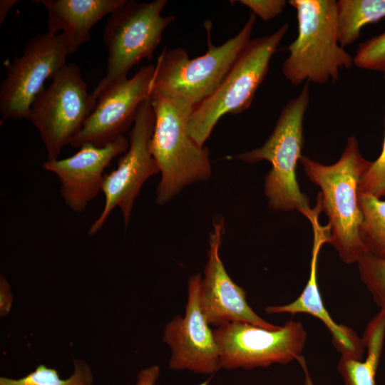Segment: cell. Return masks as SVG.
<instances>
[{"label": "cell", "mask_w": 385, "mask_h": 385, "mask_svg": "<svg viewBox=\"0 0 385 385\" xmlns=\"http://www.w3.org/2000/svg\"><path fill=\"white\" fill-rule=\"evenodd\" d=\"M353 64L363 69L385 71V31L358 46Z\"/></svg>", "instance_id": "23"}, {"label": "cell", "mask_w": 385, "mask_h": 385, "mask_svg": "<svg viewBox=\"0 0 385 385\" xmlns=\"http://www.w3.org/2000/svg\"><path fill=\"white\" fill-rule=\"evenodd\" d=\"M160 374V367L153 365L141 370L137 378L136 385H155L156 381ZM208 381H205L198 385H207Z\"/></svg>", "instance_id": "27"}, {"label": "cell", "mask_w": 385, "mask_h": 385, "mask_svg": "<svg viewBox=\"0 0 385 385\" xmlns=\"http://www.w3.org/2000/svg\"><path fill=\"white\" fill-rule=\"evenodd\" d=\"M309 82L282 108L276 125L264 145L237 158L253 163L267 160L272 168L265 181L269 206L275 210H297L308 220L314 213L309 197L299 187L296 169L304 144L303 120L309 102Z\"/></svg>", "instance_id": "4"}, {"label": "cell", "mask_w": 385, "mask_h": 385, "mask_svg": "<svg viewBox=\"0 0 385 385\" xmlns=\"http://www.w3.org/2000/svg\"><path fill=\"white\" fill-rule=\"evenodd\" d=\"M165 0L150 2L128 1L111 14L103 31L108 49L106 73L91 93L96 106L100 96L113 83L125 79L142 60H150L163 31L175 21L163 16Z\"/></svg>", "instance_id": "6"}, {"label": "cell", "mask_w": 385, "mask_h": 385, "mask_svg": "<svg viewBox=\"0 0 385 385\" xmlns=\"http://www.w3.org/2000/svg\"><path fill=\"white\" fill-rule=\"evenodd\" d=\"M238 2L263 21H270L281 14L287 4L284 0H240Z\"/></svg>", "instance_id": "25"}, {"label": "cell", "mask_w": 385, "mask_h": 385, "mask_svg": "<svg viewBox=\"0 0 385 385\" xmlns=\"http://www.w3.org/2000/svg\"><path fill=\"white\" fill-rule=\"evenodd\" d=\"M320 212L316 211L309 220L313 229L314 239L309 279L300 295L293 302L279 306H268L267 314L304 313L319 319L331 333L334 347L341 355L362 359L364 345L356 332L343 324H337L330 317L322 301L317 284V264L322 245L330 242L329 226H322L319 222Z\"/></svg>", "instance_id": "16"}, {"label": "cell", "mask_w": 385, "mask_h": 385, "mask_svg": "<svg viewBox=\"0 0 385 385\" xmlns=\"http://www.w3.org/2000/svg\"><path fill=\"white\" fill-rule=\"evenodd\" d=\"M359 194H370L378 198L385 196V133L380 155L371 163L360 180Z\"/></svg>", "instance_id": "24"}, {"label": "cell", "mask_w": 385, "mask_h": 385, "mask_svg": "<svg viewBox=\"0 0 385 385\" xmlns=\"http://www.w3.org/2000/svg\"><path fill=\"white\" fill-rule=\"evenodd\" d=\"M224 232L223 220L219 217L213 222L210 233L207 262L199 292L200 309L207 323L219 327L240 322L269 329L279 328L280 326L265 321L252 309L246 301L245 289L228 275L220 256Z\"/></svg>", "instance_id": "14"}, {"label": "cell", "mask_w": 385, "mask_h": 385, "mask_svg": "<svg viewBox=\"0 0 385 385\" xmlns=\"http://www.w3.org/2000/svg\"><path fill=\"white\" fill-rule=\"evenodd\" d=\"M363 215L360 235L366 254L385 258V200L370 194H359Z\"/></svg>", "instance_id": "20"}, {"label": "cell", "mask_w": 385, "mask_h": 385, "mask_svg": "<svg viewBox=\"0 0 385 385\" xmlns=\"http://www.w3.org/2000/svg\"><path fill=\"white\" fill-rule=\"evenodd\" d=\"M297 361L300 364L304 374V385H314L310 376V374L309 373L307 365L304 357L302 355L300 357L297 359Z\"/></svg>", "instance_id": "29"}, {"label": "cell", "mask_w": 385, "mask_h": 385, "mask_svg": "<svg viewBox=\"0 0 385 385\" xmlns=\"http://www.w3.org/2000/svg\"><path fill=\"white\" fill-rule=\"evenodd\" d=\"M73 366V373L66 379L61 378L56 369L39 364L19 379L1 376L0 385H93V371L85 361L74 359Z\"/></svg>", "instance_id": "21"}, {"label": "cell", "mask_w": 385, "mask_h": 385, "mask_svg": "<svg viewBox=\"0 0 385 385\" xmlns=\"http://www.w3.org/2000/svg\"><path fill=\"white\" fill-rule=\"evenodd\" d=\"M69 54L62 34L31 37L22 54L6 65V77L0 86L1 120L29 119L31 107L46 81L66 65Z\"/></svg>", "instance_id": "11"}, {"label": "cell", "mask_w": 385, "mask_h": 385, "mask_svg": "<svg viewBox=\"0 0 385 385\" xmlns=\"http://www.w3.org/2000/svg\"><path fill=\"white\" fill-rule=\"evenodd\" d=\"M14 302L10 284L2 274L0 275V316L6 317L10 312Z\"/></svg>", "instance_id": "26"}, {"label": "cell", "mask_w": 385, "mask_h": 385, "mask_svg": "<svg viewBox=\"0 0 385 385\" xmlns=\"http://www.w3.org/2000/svg\"><path fill=\"white\" fill-rule=\"evenodd\" d=\"M356 263L361 282L374 302L385 310V258L366 254Z\"/></svg>", "instance_id": "22"}, {"label": "cell", "mask_w": 385, "mask_h": 385, "mask_svg": "<svg viewBox=\"0 0 385 385\" xmlns=\"http://www.w3.org/2000/svg\"><path fill=\"white\" fill-rule=\"evenodd\" d=\"M212 331L220 367L227 369L287 364L302 356L307 341L302 323L294 320L276 329L234 322Z\"/></svg>", "instance_id": "9"}, {"label": "cell", "mask_w": 385, "mask_h": 385, "mask_svg": "<svg viewBox=\"0 0 385 385\" xmlns=\"http://www.w3.org/2000/svg\"><path fill=\"white\" fill-rule=\"evenodd\" d=\"M255 22L251 13L238 34L220 46L212 43L207 25V50L194 58L182 48H165L155 65L150 96L165 98L192 113L217 89L251 40Z\"/></svg>", "instance_id": "1"}, {"label": "cell", "mask_w": 385, "mask_h": 385, "mask_svg": "<svg viewBox=\"0 0 385 385\" xmlns=\"http://www.w3.org/2000/svg\"><path fill=\"white\" fill-rule=\"evenodd\" d=\"M17 2L14 0H3L0 1V21L1 24L4 21L10 9Z\"/></svg>", "instance_id": "28"}, {"label": "cell", "mask_w": 385, "mask_h": 385, "mask_svg": "<svg viewBox=\"0 0 385 385\" xmlns=\"http://www.w3.org/2000/svg\"><path fill=\"white\" fill-rule=\"evenodd\" d=\"M201 274L188 282V300L184 317L176 315L164 328L163 341L171 349L169 368L212 374L220 367L218 347L200 306Z\"/></svg>", "instance_id": "13"}, {"label": "cell", "mask_w": 385, "mask_h": 385, "mask_svg": "<svg viewBox=\"0 0 385 385\" xmlns=\"http://www.w3.org/2000/svg\"><path fill=\"white\" fill-rule=\"evenodd\" d=\"M128 147V139L121 135L103 147L83 144L74 155L47 160L42 167L58 177L60 193L66 205L81 213L102 191L105 169L115 157L125 153Z\"/></svg>", "instance_id": "15"}, {"label": "cell", "mask_w": 385, "mask_h": 385, "mask_svg": "<svg viewBox=\"0 0 385 385\" xmlns=\"http://www.w3.org/2000/svg\"><path fill=\"white\" fill-rule=\"evenodd\" d=\"M150 99L155 113L150 149L160 173L155 200L163 205L185 186L208 180L212 168L208 148L188 133L191 113L155 95Z\"/></svg>", "instance_id": "5"}, {"label": "cell", "mask_w": 385, "mask_h": 385, "mask_svg": "<svg viewBox=\"0 0 385 385\" xmlns=\"http://www.w3.org/2000/svg\"><path fill=\"white\" fill-rule=\"evenodd\" d=\"M385 338V310L380 309L367 324L362 337L364 360L341 355L337 369L344 385H376V374Z\"/></svg>", "instance_id": "18"}, {"label": "cell", "mask_w": 385, "mask_h": 385, "mask_svg": "<svg viewBox=\"0 0 385 385\" xmlns=\"http://www.w3.org/2000/svg\"><path fill=\"white\" fill-rule=\"evenodd\" d=\"M297 11L298 36L287 48L289 53L282 66L294 86L303 81L336 82L339 70L350 68L353 57L338 41L336 1L291 0Z\"/></svg>", "instance_id": "3"}, {"label": "cell", "mask_w": 385, "mask_h": 385, "mask_svg": "<svg viewBox=\"0 0 385 385\" xmlns=\"http://www.w3.org/2000/svg\"><path fill=\"white\" fill-rule=\"evenodd\" d=\"M154 125L155 113L149 97L137 111L127 151L118 159L116 168L105 175L102 187L104 206L88 229V235H93L102 228L115 207L120 209L126 227L142 186L150 177L160 173L150 149Z\"/></svg>", "instance_id": "10"}, {"label": "cell", "mask_w": 385, "mask_h": 385, "mask_svg": "<svg viewBox=\"0 0 385 385\" xmlns=\"http://www.w3.org/2000/svg\"><path fill=\"white\" fill-rule=\"evenodd\" d=\"M288 29L284 24L270 35L251 39L217 89L194 109L188 123V133L197 145L204 146L223 115L240 113L250 106Z\"/></svg>", "instance_id": "7"}, {"label": "cell", "mask_w": 385, "mask_h": 385, "mask_svg": "<svg viewBox=\"0 0 385 385\" xmlns=\"http://www.w3.org/2000/svg\"><path fill=\"white\" fill-rule=\"evenodd\" d=\"M154 69L153 64L143 66L132 77L109 86L100 96L71 146L91 143L103 147L123 135L133 123L140 104L150 97Z\"/></svg>", "instance_id": "12"}, {"label": "cell", "mask_w": 385, "mask_h": 385, "mask_svg": "<svg viewBox=\"0 0 385 385\" xmlns=\"http://www.w3.org/2000/svg\"><path fill=\"white\" fill-rule=\"evenodd\" d=\"M335 5L338 41L342 47L355 42L362 27L385 18V0H339Z\"/></svg>", "instance_id": "19"}, {"label": "cell", "mask_w": 385, "mask_h": 385, "mask_svg": "<svg viewBox=\"0 0 385 385\" xmlns=\"http://www.w3.org/2000/svg\"><path fill=\"white\" fill-rule=\"evenodd\" d=\"M299 161L309 180L321 189L322 209L329 219V244L344 262L356 263L366 254L360 235L363 215L359 205V185L372 161L362 156L354 135L349 137L340 158L332 165L302 155Z\"/></svg>", "instance_id": "2"}, {"label": "cell", "mask_w": 385, "mask_h": 385, "mask_svg": "<svg viewBox=\"0 0 385 385\" xmlns=\"http://www.w3.org/2000/svg\"><path fill=\"white\" fill-rule=\"evenodd\" d=\"M48 11L47 33L61 31L68 52L74 53L91 38V28L127 0H41Z\"/></svg>", "instance_id": "17"}, {"label": "cell", "mask_w": 385, "mask_h": 385, "mask_svg": "<svg viewBox=\"0 0 385 385\" xmlns=\"http://www.w3.org/2000/svg\"><path fill=\"white\" fill-rule=\"evenodd\" d=\"M94 108L79 67L66 64L39 93L30 110L29 120L39 133L48 160L58 158Z\"/></svg>", "instance_id": "8"}]
</instances>
